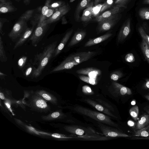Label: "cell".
<instances>
[{"instance_id": "obj_5", "label": "cell", "mask_w": 149, "mask_h": 149, "mask_svg": "<svg viewBox=\"0 0 149 149\" xmlns=\"http://www.w3.org/2000/svg\"><path fill=\"white\" fill-rule=\"evenodd\" d=\"M67 131L74 135L84 136L87 139L99 140L97 135L92 128H85L79 126L72 125L67 128Z\"/></svg>"}, {"instance_id": "obj_20", "label": "cell", "mask_w": 149, "mask_h": 149, "mask_svg": "<svg viewBox=\"0 0 149 149\" xmlns=\"http://www.w3.org/2000/svg\"><path fill=\"white\" fill-rule=\"evenodd\" d=\"M113 84L116 92L119 95H130L132 94L131 90L127 87L115 82H113Z\"/></svg>"}, {"instance_id": "obj_54", "label": "cell", "mask_w": 149, "mask_h": 149, "mask_svg": "<svg viewBox=\"0 0 149 149\" xmlns=\"http://www.w3.org/2000/svg\"><path fill=\"white\" fill-rule=\"evenodd\" d=\"M8 1V0H0V3H3Z\"/></svg>"}, {"instance_id": "obj_6", "label": "cell", "mask_w": 149, "mask_h": 149, "mask_svg": "<svg viewBox=\"0 0 149 149\" xmlns=\"http://www.w3.org/2000/svg\"><path fill=\"white\" fill-rule=\"evenodd\" d=\"M49 25L45 24L43 21L37 24L29 39L33 46L36 47L37 45L47 31Z\"/></svg>"}, {"instance_id": "obj_26", "label": "cell", "mask_w": 149, "mask_h": 149, "mask_svg": "<svg viewBox=\"0 0 149 149\" xmlns=\"http://www.w3.org/2000/svg\"><path fill=\"white\" fill-rule=\"evenodd\" d=\"M0 60L2 62H6L7 60V57L4 49L3 41L1 36H0Z\"/></svg>"}, {"instance_id": "obj_50", "label": "cell", "mask_w": 149, "mask_h": 149, "mask_svg": "<svg viewBox=\"0 0 149 149\" xmlns=\"http://www.w3.org/2000/svg\"><path fill=\"white\" fill-rule=\"evenodd\" d=\"M6 76V75L5 74L3 73L1 71L0 72V77L1 78H3Z\"/></svg>"}, {"instance_id": "obj_3", "label": "cell", "mask_w": 149, "mask_h": 149, "mask_svg": "<svg viewBox=\"0 0 149 149\" xmlns=\"http://www.w3.org/2000/svg\"><path fill=\"white\" fill-rule=\"evenodd\" d=\"M35 9L26 10L23 14L14 25L8 34L9 37L13 41L19 38L28 27L27 22L32 17Z\"/></svg>"}, {"instance_id": "obj_49", "label": "cell", "mask_w": 149, "mask_h": 149, "mask_svg": "<svg viewBox=\"0 0 149 149\" xmlns=\"http://www.w3.org/2000/svg\"><path fill=\"white\" fill-rule=\"evenodd\" d=\"M31 0H24L23 3L26 5H28Z\"/></svg>"}, {"instance_id": "obj_23", "label": "cell", "mask_w": 149, "mask_h": 149, "mask_svg": "<svg viewBox=\"0 0 149 149\" xmlns=\"http://www.w3.org/2000/svg\"><path fill=\"white\" fill-rule=\"evenodd\" d=\"M140 46L144 58L149 64V45L142 39Z\"/></svg>"}, {"instance_id": "obj_47", "label": "cell", "mask_w": 149, "mask_h": 149, "mask_svg": "<svg viewBox=\"0 0 149 149\" xmlns=\"http://www.w3.org/2000/svg\"><path fill=\"white\" fill-rule=\"evenodd\" d=\"M61 20L62 24H64L67 23V21L64 16L62 17Z\"/></svg>"}, {"instance_id": "obj_4", "label": "cell", "mask_w": 149, "mask_h": 149, "mask_svg": "<svg viewBox=\"0 0 149 149\" xmlns=\"http://www.w3.org/2000/svg\"><path fill=\"white\" fill-rule=\"evenodd\" d=\"M73 110L76 112L90 117L100 123L118 127V125L112 121L109 116L103 113L80 106L74 107Z\"/></svg>"}, {"instance_id": "obj_58", "label": "cell", "mask_w": 149, "mask_h": 149, "mask_svg": "<svg viewBox=\"0 0 149 149\" xmlns=\"http://www.w3.org/2000/svg\"><path fill=\"white\" fill-rule=\"evenodd\" d=\"M75 0H70V2H72L74 1Z\"/></svg>"}, {"instance_id": "obj_19", "label": "cell", "mask_w": 149, "mask_h": 149, "mask_svg": "<svg viewBox=\"0 0 149 149\" xmlns=\"http://www.w3.org/2000/svg\"><path fill=\"white\" fill-rule=\"evenodd\" d=\"M94 2H91L89 5L84 9L81 18V21L88 22L92 18V12Z\"/></svg>"}, {"instance_id": "obj_29", "label": "cell", "mask_w": 149, "mask_h": 149, "mask_svg": "<svg viewBox=\"0 0 149 149\" xmlns=\"http://www.w3.org/2000/svg\"><path fill=\"white\" fill-rule=\"evenodd\" d=\"M139 112L138 107L136 105L132 107L129 110L130 115L136 121L137 119Z\"/></svg>"}, {"instance_id": "obj_32", "label": "cell", "mask_w": 149, "mask_h": 149, "mask_svg": "<svg viewBox=\"0 0 149 149\" xmlns=\"http://www.w3.org/2000/svg\"><path fill=\"white\" fill-rule=\"evenodd\" d=\"M132 0H115V6L120 7L126 8L128 4Z\"/></svg>"}, {"instance_id": "obj_35", "label": "cell", "mask_w": 149, "mask_h": 149, "mask_svg": "<svg viewBox=\"0 0 149 149\" xmlns=\"http://www.w3.org/2000/svg\"><path fill=\"white\" fill-rule=\"evenodd\" d=\"M123 74L120 71H117L112 73L110 75V78L114 81H116L122 77Z\"/></svg>"}, {"instance_id": "obj_22", "label": "cell", "mask_w": 149, "mask_h": 149, "mask_svg": "<svg viewBox=\"0 0 149 149\" xmlns=\"http://www.w3.org/2000/svg\"><path fill=\"white\" fill-rule=\"evenodd\" d=\"M149 125V114H144L140 117L136 125L137 130L143 128Z\"/></svg>"}, {"instance_id": "obj_17", "label": "cell", "mask_w": 149, "mask_h": 149, "mask_svg": "<svg viewBox=\"0 0 149 149\" xmlns=\"http://www.w3.org/2000/svg\"><path fill=\"white\" fill-rule=\"evenodd\" d=\"M17 10V8L13 5L12 2L10 1L0 3L1 13L13 12Z\"/></svg>"}, {"instance_id": "obj_42", "label": "cell", "mask_w": 149, "mask_h": 149, "mask_svg": "<svg viewBox=\"0 0 149 149\" xmlns=\"http://www.w3.org/2000/svg\"><path fill=\"white\" fill-rule=\"evenodd\" d=\"M56 9L49 8L47 14L44 17L43 21L48 19L52 16L55 11Z\"/></svg>"}, {"instance_id": "obj_57", "label": "cell", "mask_w": 149, "mask_h": 149, "mask_svg": "<svg viewBox=\"0 0 149 149\" xmlns=\"http://www.w3.org/2000/svg\"><path fill=\"white\" fill-rule=\"evenodd\" d=\"M15 0L17 2H19L20 1H21L22 0Z\"/></svg>"}, {"instance_id": "obj_33", "label": "cell", "mask_w": 149, "mask_h": 149, "mask_svg": "<svg viewBox=\"0 0 149 149\" xmlns=\"http://www.w3.org/2000/svg\"><path fill=\"white\" fill-rule=\"evenodd\" d=\"M65 4V1H59L51 3L49 6V8L57 9Z\"/></svg>"}, {"instance_id": "obj_10", "label": "cell", "mask_w": 149, "mask_h": 149, "mask_svg": "<svg viewBox=\"0 0 149 149\" xmlns=\"http://www.w3.org/2000/svg\"><path fill=\"white\" fill-rule=\"evenodd\" d=\"M131 19H127L124 22L119 33L117 40L118 42L123 41L131 32Z\"/></svg>"}, {"instance_id": "obj_11", "label": "cell", "mask_w": 149, "mask_h": 149, "mask_svg": "<svg viewBox=\"0 0 149 149\" xmlns=\"http://www.w3.org/2000/svg\"><path fill=\"white\" fill-rule=\"evenodd\" d=\"M84 101L98 111L102 112L109 116L114 118H117V117L113 115L110 110L100 104H98L97 102L90 99H85Z\"/></svg>"}, {"instance_id": "obj_36", "label": "cell", "mask_w": 149, "mask_h": 149, "mask_svg": "<svg viewBox=\"0 0 149 149\" xmlns=\"http://www.w3.org/2000/svg\"><path fill=\"white\" fill-rule=\"evenodd\" d=\"M27 58L26 56H24L19 59L17 61V64L20 68H22L24 67L26 64Z\"/></svg>"}, {"instance_id": "obj_34", "label": "cell", "mask_w": 149, "mask_h": 149, "mask_svg": "<svg viewBox=\"0 0 149 149\" xmlns=\"http://www.w3.org/2000/svg\"><path fill=\"white\" fill-rule=\"evenodd\" d=\"M36 68L31 65L29 66L26 69L24 73V75L26 77L32 76Z\"/></svg>"}, {"instance_id": "obj_53", "label": "cell", "mask_w": 149, "mask_h": 149, "mask_svg": "<svg viewBox=\"0 0 149 149\" xmlns=\"http://www.w3.org/2000/svg\"><path fill=\"white\" fill-rule=\"evenodd\" d=\"M149 101V95H146L144 96Z\"/></svg>"}, {"instance_id": "obj_55", "label": "cell", "mask_w": 149, "mask_h": 149, "mask_svg": "<svg viewBox=\"0 0 149 149\" xmlns=\"http://www.w3.org/2000/svg\"><path fill=\"white\" fill-rule=\"evenodd\" d=\"M131 104L132 105H134L135 104V102L134 101H133L131 102Z\"/></svg>"}, {"instance_id": "obj_37", "label": "cell", "mask_w": 149, "mask_h": 149, "mask_svg": "<svg viewBox=\"0 0 149 149\" xmlns=\"http://www.w3.org/2000/svg\"><path fill=\"white\" fill-rule=\"evenodd\" d=\"M82 91L83 93L87 95H91L94 93L91 88L87 85H84L82 86Z\"/></svg>"}, {"instance_id": "obj_41", "label": "cell", "mask_w": 149, "mask_h": 149, "mask_svg": "<svg viewBox=\"0 0 149 149\" xmlns=\"http://www.w3.org/2000/svg\"><path fill=\"white\" fill-rule=\"evenodd\" d=\"M9 21L7 19L4 18H0V32L1 34L3 35L4 33L3 32V27L4 24L7 22H8Z\"/></svg>"}, {"instance_id": "obj_24", "label": "cell", "mask_w": 149, "mask_h": 149, "mask_svg": "<svg viewBox=\"0 0 149 149\" xmlns=\"http://www.w3.org/2000/svg\"><path fill=\"white\" fill-rule=\"evenodd\" d=\"M134 136L143 137L149 136V125L135 131Z\"/></svg>"}, {"instance_id": "obj_8", "label": "cell", "mask_w": 149, "mask_h": 149, "mask_svg": "<svg viewBox=\"0 0 149 149\" xmlns=\"http://www.w3.org/2000/svg\"><path fill=\"white\" fill-rule=\"evenodd\" d=\"M70 9V8L69 5L68 3L65 4L63 6L57 8L52 16L43 22L45 24H48L55 22L62 18Z\"/></svg>"}, {"instance_id": "obj_56", "label": "cell", "mask_w": 149, "mask_h": 149, "mask_svg": "<svg viewBox=\"0 0 149 149\" xmlns=\"http://www.w3.org/2000/svg\"><path fill=\"white\" fill-rule=\"evenodd\" d=\"M146 111H147V113L149 114V109H145Z\"/></svg>"}, {"instance_id": "obj_40", "label": "cell", "mask_w": 149, "mask_h": 149, "mask_svg": "<svg viewBox=\"0 0 149 149\" xmlns=\"http://www.w3.org/2000/svg\"><path fill=\"white\" fill-rule=\"evenodd\" d=\"M36 105L38 107L45 108L47 107L46 102L42 100H39L36 102Z\"/></svg>"}, {"instance_id": "obj_13", "label": "cell", "mask_w": 149, "mask_h": 149, "mask_svg": "<svg viewBox=\"0 0 149 149\" xmlns=\"http://www.w3.org/2000/svg\"><path fill=\"white\" fill-rule=\"evenodd\" d=\"M35 26L34 25H32L31 27L27 28L15 43L13 47L14 50L22 46L31 36L34 30Z\"/></svg>"}, {"instance_id": "obj_14", "label": "cell", "mask_w": 149, "mask_h": 149, "mask_svg": "<svg viewBox=\"0 0 149 149\" xmlns=\"http://www.w3.org/2000/svg\"><path fill=\"white\" fill-rule=\"evenodd\" d=\"M76 72L79 74L86 75L89 77L95 79L101 74L100 70L92 67L80 69L77 70Z\"/></svg>"}, {"instance_id": "obj_16", "label": "cell", "mask_w": 149, "mask_h": 149, "mask_svg": "<svg viewBox=\"0 0 149 149\" xmlns=\"http://www.w3.org/2000/svg\"><path fill=\"white\" fill-rule=\"evenodd\" d=\"M112 35L111 33H107L97 38L90 39L85 44L84 47H90L98 44L107 39Z\"/></svg>"}, {"instance_id": "obj_39", "label": "cell", "mask_w": 149, "mask_h": 149, "mask_svg": "<svg viewBox=\"0 0 149 149\" xmlns=\"http://www.w3.org/2000/svg\"><path fill=\"white\" fill-rule=\"evenodd\" d=\"M125 58L126 61L130 63L133 62L135 61V57L133 54L131 53L126 54Z\"/></svg>"}, {"instance_id": "obj_45", "label": "cell", "mask_w": 149, "mask_h": 149, "mask_svg": "<svg viewBox=\"0 0 149 149\" xmlns=\"http://www.w3.org/2000/svg\"><path fill=\"white\" fill-rule=\"evenodd\" d=\"M60 115V114L59 112H56L53 113L51 115V116L54 118H56L58 117Z\"/></svg>"}, {"instance_id": "obj_52", "label": "cell", "mask_w": 149, "mask_h": 149, "mask_svg": "<svg viewBox=\"0 0 149 149\" xmlns=\"http://www.w3.org/2000/svg\"><path fill=\"white\" fill-rule=\"evenodd\" d=\"M143 3L145 4H149V0H143Z\"/></svg>"}, {"instance_id": "obj_43", "label": "cell", "mask_w": 149, "mask_h": 149, "mask_svg": "<svg viewBox=\"0 0 149 149\" xmlns=\"http://www.w3.org/2000/svg\"><path fill=\"white\" fill-rule=\"evenodd\" d=\"M143 87L145 89H149V79H146L143 85Z\"/></svg>"}, {"instance_id": "obj_1", "label": "cell", "mask_w": 149, "mask_h": 149, "mask_svg": "<svg viewBox=\"0 0 149 149\" xmlns=\"http://www.w3.org/2000/svg\"><path fill=\"white\" fill-rule=\"evenodd\" d=\"M96 54V52L88 51L80 52L70 55L59 65L53 69L50 73L70 69L74 66L89 59Z\"/></svg>"}, {"instance_id": "obj_30", "label": "cell", "mask_w": 149, "mask_h": 149, "mask_svg": "<svg viewBox=\"0 0 149 149\" xmlns=\"http://www.w3.org/2000/svg\"><path fill=\"white\" fill-rule=\"evenodd\" d=\"M139 32L143 39L149 45V36L145 32L143 27L140 26L138 29Z\"/></svg>"}, {"instance_id": "obj_51", "label": "cell", "mask_w": 149, "mask_h": 149, "mask_svg": "<svg viewBox=\"0 0 149 149\" xmlns=\"http://www.w3.org/2000/svg\"><path fill=\"white\" fill-rule=\"evenodd\" d=\"M0 98L2 100H4L5 98L3 94L1 93H0Z\"/></svg>"}, {"instance_id": "obj_48", "label": "cell", "mask_w": 149, "mask_h": 149, "mask_svg": "<svg viewBox=\"0 0 149 149\" xmlns=\"http://www.w3.org/2000/svg\"><path fill=\"white\" fill-rule=\"evenodd\" d=\"M103 0H94V5L96 6L100 3Z\"/></svg>"}, {"instance_id": "obj_44", "label": "cell", "mask_w": 149, "mask_h": 149, "mask_svg": "<svg viewBox=\"0 0 149 149\" xmlns=\"http://www.w3.org/2000/svg\"><path fill=\"white\" fill-rule=\"evenodd\" d=\"M127 124L128 126L133 128L135 127L136 124L134 122L131 120H128L127 122Z\"/></svg>"}, {"instance_id": "obj_21", "label": "cell", "mask_w": 149, "mask_h": 149, "mask_svg": "<svg viewBox=\"0 0 149 149\" xmlns=\"http://www.w3.org/2000/svg\"><path fill=\"white\" fill-rule=\"evenodd\" d=\"M91 0H81L77 7L74 14L75 18L78 20L81 12L87 7L91 3Z\"/></svg>"}, {"instance_id": "obj_12", "label": "cell", "mask_w": 149, "mask_h": 149, "mask_svg": "<svg viewBox=\"0 0 149 149\" xmlns=\"http://www.w3.org/2000/svg\"><path fill=\"white\" fill-rule=\"evenodd\" d=\"M121 8L115 6L111 9L105 11L97 16L94 19V21L99 22L104 19L118 14L121 11Z\"/></svg>"}, {"instance_id": "obj_18", "label": "cell", "mask_w": 149, "mask_h": 149, "mask_svg": "<svg viewBox=\"0 0 149 149\" xmlns=\"http://www.w3.org/2000/svg\"><path fill=\"white\" fill-rule=\"evenodd\" d=\"M86 34V32L84 31H80L76 32L72 38L68 46L72 47L81 41L85 37Z\"/></svg>"}, {"instance_id": "obj_2", "label": "cell", "mask_w": 149, "mask_h": 149, "mask_svg": "<svg viewBox=\"0 0 149 149\" xmlns=\"http://www.w3.org/2000/svg\"><path fill=\"white\" fill-rule=\"evenodd\" d=\"M57 44V41L51 43L45 47L42 52L36 56L33 65H37V67L32 76L33 78L37 77L41 74L50 59L53 57Z\"/></svg>"}, {"instance_id": "obj_28", "label": "cell", "mask_w": 149, "mask_h": 149, "mask_svg": "<svg viewBox=\"0 0 149 149\" xmlns=\"http://www.w3.org/2000/svg\"><path fill=\"white\" fill-rule=\"evenodd\" d=\"M139 14L142 19H149V8H141L139 10Z\"/></svg>"}, {"instance_id": "obj_46", "label": "cell", "mask_w": 149, "mask_h": 149, "mask_svg": "<svg viewBox=\"0 0 149 149\" xmlns=\"http://www.w3.org/2000/svg\"><path fill=\"white\" fill-rule=\"evenodd\" d=\"M42 96L44 98L47 100H51L50 97L46 94L43 93L42 94Z\"/></svg>"}, {"instance_id": "obj_38", "label": "cell", "mask_w": 149, "mask_h": 149, "mask_svg": "<svg viewBox=\"0 0 149 149\" xmlns=\"http://www.w3.org/2000/svg\"><path fill=\"white\" fill-rule=\"evenodd\" d=\"M96 101L99 102L100 104L102 105L103 106L109 109V110L113 111L114 109L113 107L110 104H109L107 102L101 100L100 99H96Z\"/></svg>"}, {"instance_id": "obj_25", "label": "cell", "mask_w": 149, "mask_h": 149, "mask_svg": "<svg viewBox=\"0 0 149 149\" xmlns=\"http://www.w3.org/2000/svg\"><path fill=\"white\" fill-rule=\"evenodd\" d=\"M52 0H46L45 3L41 9V15L39 22L43 21L45 16L47 14L49 8V6Z\"/></svg>"}, {"instance_id": "obj_7", "label": "cell", "mask_w": 149, "mask_h": 149, "mask_svg": "<svg viewBox=\"0 0 149 149\" xmlns=\"http://www.w3.org/2000/svg\"><path fill=\"white\" fill-rule=\"evenodd\" d=\"M120 17V16L118 14L98 22V31L103 32L110 30L118 21Z\"/></svg>"}, {"instance_id": "obj_27", "label": "cell", "mask_w": 149, "mask_h": 149, "mask_svg": "<svg viewBox=\"0 0 149 149\" xmlns=\"http://www.w3.org/2000/svg\"><path fill=\"white\" fill-rule=\"evenodd\" d=\"M79 78L81 80L92 85H96L97 83L95 78L83 75L79 76Z\"/></svg>"}, {"instance_id": "obj_31", "label": "cell", "mask_w": 149, "mask_h": 149, "mask_svg": "<svg viewBox=\"0 0 149 149\" xmlns=\"http://www.w3.org/2000/svg\"><path fill=\"white\" fill-rule=\"evenodd\" d=\"M113 0H107L106 1L102 3L100 10V13L103 12L106 9L110 8L113 4Z\"/></svg>"}, {"instance_id": "obj_15", "label": "cell", "mask_w": 149, "mask_h": 149, "mask_svg": "<svg viewBox=\"0 0 149 149\" xmlns=\"http://www.w3.org/2000/svg\"><path fill=\"white\" fill-rule=\"evenodd\" d=\"M73 32V30L68 31L65 34L60 44L56 47L53 55V57L58 55L61 52L66 44Z\"/></svg>"}, {"instance_id": "obj_9", "label": "cell", "mask_w": 149, "mask_h": 149, "mask_svg": "<svg viewBox=\"0 0 149 149\" xmlns=\"http://www.w3.org/2000/svg\"><path fill=\"white\" fill-rule=\"evenodd\" d=\"M100 123L98 126L103 134L107 137H129L128 135L123 133L115 129Z\"/></svg>"}]
</instances>
